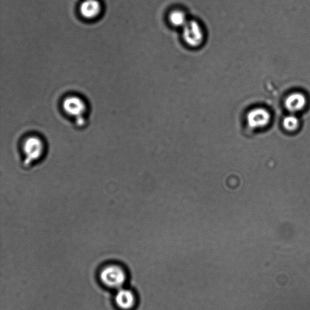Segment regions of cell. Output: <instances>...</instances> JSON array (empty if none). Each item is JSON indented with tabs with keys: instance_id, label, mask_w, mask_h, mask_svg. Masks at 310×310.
Instances as JSON below:
<instances>
[{
	"instance_id": "6da1fadb",
	"label": "cell",
	"mask_w": 310,
	"mask_h": 310,
	"mask_svg": "<svg viewBox=\"0 0 310 310\" xmlns=\"http://www.w3.org/2000/svg\"><path fill=\"white\" fill-rule=\"evenodd\" d=\"M20 152L25 168H30L40 162L47 152V144L43 137L30 134L22 138Z\"/></svg>"
},
{
	"instance_id": "7a4b0ae2",
	"label": "cell",
	"mask_w": 310,
	"mask_h": 310,
	"mask_svg": "<svg viewBox=\"0 0 310 310\" xmlns=\"http://www.w3.org/2000/svg\"><path fill=\"white\" fill-rule=\"evenodd\" d=\"M99 277L104 286L117 290L124 287L127 280V274L121 265L111 264L103 267Z\"/></svg>"
},
{
	"instance_id": "3957f363",
	"label": "cell",
	"mask_w": 310,
	"mask_h": 310,
	"mask_svg": "<svg viewBox=\"0 0 310 310\" xmlns=\"http://www.w3.org/2000/svg\"><path fill=\"white\" fill-rule=\"evenodd\" d=\"M63 110L68 115L75 119V124L78 127H83L86 124L85 116L87 111V105L85 101L77 96H69L64 99Z\"/></svg>"
},
{
	"instance_id": "277c9868",
	"label": "cell",
	"mask_w": 310,
	"mask_h": 310,
	"mask_svg": "<svg viewBox=\"0 0 310 310\" xmlns=\"http://www.w3.org/2000/svg\"><path fill=\"white\" fill-rule=\"evenodd\" d=\"M183 38L187 46L198 48L202 46L205 40V31L199 22L189 20L182 28Z\"/></svg>"
},
{
	"instance_id": "5b68a950",
	"label": "cell",
	"mask_w": 310,
	"mask_h": 310,
	"mask_svg": "<svg viewBox=\"0 0 310 310\" xmlns=\"http://www.w3.org/2000/svg\"><path fill=\"white\" fill-rule=\"evenodd\" d=\"M271 120V114L264 108L257 107L248 111L247 121L248 125L253 128H260L267 126Z\"/></svg>"
},
{
	"instance_id": "8992f818",
	"label": "cell",
	"mask_w": 310,
	"mask_h": 310,
	"mask_svg": "<svg viewBox=\"0 0 310 310\" xmlns=\"http://www.w3.org/2000/svg\"><path fill=\"white\" fill-rule=\"evenodd\" d=\"M114 302L120 310H132L136 306V295L132 290L122 287L116 290Z\"/></svg>"
},
{
	"instance_id": "52a82bcc",
	"label": "cell",
	"mask_w": 310,
	"mask_h": 310,
	"mask_svg": "<svg viewBox=\"0 0 310 310\" xmlns=\"http://www.w3.org/2000/svg\"><path fill=\"white\" fill-rule=\"evenodd\" d=\"M102 9L99 0H84L80 7L81 15L88 19L97 18L102 12Z\"/></svg>"
},
{
	"instance_id": "ba28073f",
	"label": "cell",
	"mask_w": 310,
	"mask_h": 310,
	"mask_svg": "<svg viewBox=\"0 0 310 310\" xmlns=\"http://www.w3.org/2000/svg\"><path fill=\"white\" fill-rule=\"evenodd\" d=\"M306 104V97L300 92H295L290 94L285 101V105L287 109L293 113L303 110Z\"/></svg>"
},
{
	"instance_id": "9c48e42d",
	"label": "cell",
	"mask_w": 310,
	"mask_h": 310,
	"mask_svg": "<svg viewBox=\"0 0 310 310\" xmlns=\"http://www.w3.org/2000/svg\"><path fill=\"white\" fill-rule=\"evenodd\" d=\"M170 24L175 27L183 28L189 21L186 13L183 10L175 9L172 10L169 15Z\"/></svg>"
},
{
	"instance_id": "30bf717a",
	"label": "cell",
	"mask_w": 310,
	"mask_h": 310,
	"mask_svg": "<svg viewBox=\"0 0 310 310\" xmlns=\"http://www.w3.org/2000/svg\"><path fill=\"white\" fill-rule=\"evenodd\" d=\"M300 125V120L294 114H290L285 117L283 120V126L288 131H295Z\"/></svg>"
}]
</instances>
